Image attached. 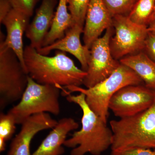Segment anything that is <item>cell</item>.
Masks as SVG:
<instances>
[{"mask_svg":"<svg viewBox=\"0 0 155 155\" xmlns=\"http://www.w3.org/2000/svg\"><path fill=\"white\" fill-rule=\"evenodd\" d=\"M24 57L28 75L37 83L61 90L83 84L86 72L78 68L64 52L57 51L54 56L48 57L29 45L24 48Z\"/></svg>","mask_w":155,"mask_h":155,"instance_id":"1","label":"cell"},{"mask_svg":"<svg viewBox=\"0 0 155 155\" xmlns=\"http://www.w3.org/2000/svg\"><path fill=\"white\" fill-rule=\"evenodd\" d=\"M65 95L67 101L80 107L82 117L80 130L66 140L64 146L72 149L70 155H101L112 146L113 133L110 127L89 107L83 93Z\"/></svg>","mask_w":155,"mask_h":155,"instance_id":"2","label":"cell"},{"mask_svg":"<svg viewBox=\"0 0 155 155\" xmlns=\"http://www.w3.org/2000/svg\"><path fill=\"white\" fill-rule=\"evenodd\" d=\"M112 151L155 149V101L152 105L134 116L111 120Z\"/></svg>","mask_w":155,"mask_h":155,"instance_id":"3","label":"cell"},{"mask_svg":"<svg viewBox=\"0 0 155 155\" xmlns=\"http://www.w3.org/2000/svg\"><path fill=\"white\" fill-rule=\"evenodd\" d=\"M138 84H144L141 78L129 67L121 64L110 76L92 87L70 86L65 87L63 91L65 94L75 92L83 93L89 107L107 123L108 106L113 95L125 87Z\"/></svg>","mask_w":155,"mask_h":155,"instance_id":"4","label":"cell"},{"mask_svg":"<svg viewBox=\"0 0 155 155\" xmlns=\"http://www.w3.org/2000/svg\"><path fill=\"white\" fill-rule=\"evenodd\" d=\"M61 90L58 87L37 83L29 76L20 101L8 112L14 116L17 124L20 125L35 114L46 113L57 116L61 112Z\"/></svg>","mask_w":155,"mask_h":155,"instance_id":"5","label":"cell"},{"mask_svg":"<svg viewBox=\"0 0 155 155\" xmlns=\"http://www.w3.org/2000/svg\"><path fill=\"white\" fill-rule=\"evenodd\" d=\"M5 36L0 34V107L7 106L22 97L28 83L25 71L13 50L3 42Z\"/></svg>","mask_w":155,"mask_h":155,"instance_id":"6","label":"cell"},{"mask_svg":"<svg viewBox=\"0 0 155 155\" xmlns=\"http://www.w3.org/2000/svg\"><path fill=\"white\" fill-rule=\"evenodd\" d=\"M114 36L111 38L110 47L114 59L119 61L126 56L143 51L148 32L147 26L134 23L128 16L113 17Z\"/></svg>","mask_w":155,"mask_h":155,"instance_id":"7","label":"cell"},{"mask_svg":"<svg viewBox=\"0 0 155 155\" xmlns=\"http://www.w3.org/2000/svg\"><path fill=\"white\" fill-rule=\"evenodd\" d=\"M115 31L113 25L106 30L102 37L94 42L90 48V57L83 84L90 88L110 76L120 66L119 61L111 54L110 41Z\"/></svg>","mask_w":155,"mask_h":155,"instance_id":"8","label":"cell"},{"mask_svg":"<svg viewBox=\"0 0 155 155\" xmlns=\"http://www.w3.org/2000/svg\"><path fill=\"white\" fill-rule=\"evenodd\" d=\"M155 101V91L144 84L130 85L116 92L110 100L108 107L121 119L146 110Z\"/></svg>","mask_w":155,"mask_h":155,"instance_id":"9","label":"cell"},{"mask_svg":"<svg viewBox=\"0 0 155 155\" xmlns=\"http://www.w3.org/2000/svg\"><path fill=\"white\" fill-rule=\"evenodd\" d=\"M58 122L48 113L29 116L21 124V130L12 140L6 155H31L30 145L34 137L41 130L52 129Z\"/></svg>","mask_w":155,"mask_h":155,"instance_id":"10","label":"cell"},{"mask_svg":"<svg viewBox=\"0 0 155 155\" xmlns=\"http://www.w3.org/2000/svg\"><path fill=\"white\" fill-rule=\"evenodd\" d=\"M30 18L25 13L13 8L1 22L5 26L7 31V35L3 39L4 45L14 51L26 72L27 70L24 61L23 36L29 25Z\"/></svg>","mask_w":155,"mask_h":155,"instance_id":"11","label":"cell"},{"mask_svg":"<svg viewBox=\"0 0 155 155\" xmlns=\"http://www.w3.org/2000/svg\"><path fill=\"white\" fill-rule=\"evenodd\" d=\"M83 29L84 28L75 24L67 31L64 37L37 51L39 54L47 56L53 50L69 53L79 61L81 69L86 72L90 57V50L81 42L80 35L83 33Z\"/></svg>","mask_w":155,"mask_h":155,"instance_id":"12","label":"cell"},{"mask_svg":"<svg viewBox=\"0 0 155 155\" xmlns=\"http://www.w3.org/2000/svg\"><path fill=\"white\" fill-rule=\"evenodd\" d=\"M113 18L102 0H91L83 29L84 42L87 48L90 49L103 31L113 25Z\"/></svg>","mask_w":155,"mask_h":155,"instance_id":"13","label":"cell"},{"mask_svg":"<svg viewBox=\"0 0 155 155\" xmlns=\"http://www.w3.org/2000/svg\"><path fill=\"white\" fill-rule=\"evenodd\" d=\"M58 0H42L32 22L25 31V36L30 45L37 50L41 48L45 38L49 31L54 17Z\"/></svg>","mask_w":155,"mask_h":155,"instance_id":"14","label":"cell"},{"mask_svg":"<svg viewBox=\"0 0 155 155\" xmlns=\"http://www.w3.org/2000/svg\"><path fill=\"white\" fill-rule=\"evenodd\" d=\"M78 127V123L71 117L60 119L32 155L63 154L65 152L63 146L67 135Z\"/></svg>","mask_w":155,"mask_h":155,"instance_id":"15","label":"cell"},{"mask_svg":"<svg viewBox=\"0 0 155 155\" xmlns=\"http://www.w3.org/2000/svg\"><path fill=\"white\" fill-rule=\"evenodd\" d=\"M119 62L133 70L147 87L155 91V62L143 51L126 56Z\"/></svg>","mask_w":155,"mask_h":155,"instance_id":"16","label":"cell"},{"mask_svg":"<svg viewBox=\"0 0 155 155\" xmlns=\"http://www.w3.org/2000/svg\"><path fill=\"white\" fill-rule=\"evenodd\" d=\"M73 25L74 22L68 10L67 0H59L52 24L42 47L49 45L64 37L67 31Z\"/></svg>","mask_w":155,"mask_h":155,"instance_id":"17","label":"cell"},{"mask_svg":"<svg viewBox=\"0 0 155 155\" xmlns=\"http://www.w3.org/2000/svg\"><path fill=\"white\" fill-rule=\"evenodd\" d=\"M155 12V0H139L128 16L134 23L148 26Z\"/></svg>","mask_w":155,"mask_h":155,"instance_id":"18","label":"cell"},{"mask_svg":"<svg viewBox=\"0 0 155 155\" xmlns=\"http://www.w3.org/2000/svg\"><path fill=\"white\" fill-rule=\"evenodd\" d=\"M68 10L74 25L84 28L87 11L91 0H67Z\"/></svg>","mask_w":155,"mask_h":155,"instance_id":"19","label":"cell"},{"mask_svg":"<svg viewBox=\"0 0 155 155\" xmlns=\"http://www.w3.org/2000/svg\"><path fill=\"white\" fill-rule=\"evenodd\" d=\"M112 17L128 16L139 0H102Z\"/></svg>","mask_w":155,"mask_h":155,"instance_id":"20","label":"cell"},{"mask_svg":"<svg viewBox=\"0 0 155 155\" xmlns=\"http://www.w3.org/2000/svg\"><path fill=\"white\" fill-rule=\"evenodd\" d=\"M17 125L14 116L9 112L0 114V138L7 142L12 137Z\"/></svg>","mask_w":155,"mask_h":155,"instance_id":"21","label":"cell"},{"mask_svg":"<svg viewBox=\"0 0 155 155\" xmlns=\"http://www.w3.org/2000/svg\"><path fill=\"white\" fill-rule=\"evenodd\" d=\"M40 0H10L13 8L25 13L29 17L33 15L35 8Z\"/></svg>","mask_w":155,"mask_h":155,"instance_id":"22","label":"cell"},{"mask_svg":"<svg viewBox=\"0 0 155 155\" xmlns=\"http://www.w3.org/2000/svg\"><path fill=\"white\" fill-rule=\"evenodd\" d=\"M143 51L155 62V33L148 30Z\"/></svg>","mask_w":155,"mask_h":155,"instance_id":"23","label":"cell"},{"mask_svg":"<svg viewBox=\"0 0 155 155\" xmlns=\"http://www.w3.org/2000/svg\"><path fill=\"white\" fill-rule=\"evenodd\" d=\"M110 155H155V149L134 148L112 151Z\"/></svg>","mask_w":155,"mask_h":155,"instance_id":"24","label":"cell"},{"mask_svg":"<svg viewBox=\"0 0 155 155\" xmlns=\"http://www.w3.org/2000/svg\"><path fill=\"white\" fill-rule=\"evenodd\" d=\"M13 8L10 0H0V22L3 21Z\"/></svg>","mask_w":155,"mask_h":155,"instance_id":"25","label":"cell"},{"mask_svg":"<svg viewBox=\"0 0 155 155\" xmlns=\"http://www.w3.org/2000/svg\"><path fill=\"white\" fill-rule=\"evenodd\" d=\"M148 29L149 31L155 33V19L152 20L148 26Z\"/></svg>","mask_w":155,"mask_h":155,"instance_id":"26","label":"cell"},{"mask_svg":"<svg viewBox=\"0 0 155 155\" xmlns=\"http://www.w3.org/2000/svg\"><path fill=\"white\" fill-rule=\"evenodd\" d=\"M6 141L0 138V152H4L6 150Z\"/></svg>","mask_w":155,"mask_h":155,"instance_id":"27","label":"cell"},{"mask_svg":"<svg viewBox=\"0 0 155 155\" xmlns=\"http://www.w3.org/2000/svg\"><path fill=\"white\" fill-rule=\"evenodd\" d=\"M155 19V13H154L153 15L152 18V20H153V19Z\"/></svg>","mask_w":155,"mask_h":155,"instance_id":"28","label":"cell"}]
</instances>
